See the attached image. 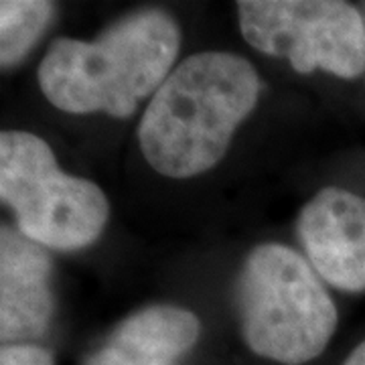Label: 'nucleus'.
<instances>
[{
	"label": "nucleus",
	"mask_w": 365,
	"mask_h": 365,
	"mask_svg": "<svg viewBox=\"0 0 365 365\" xmlns=\"http://www.w3.org/2000/svg\"><path fill=\"white\" fill-rule=\"evenodd\" d=\"M240 333L250 351L278 365L321 357L339 327L331 290L311 262L282 242L250 250L235 280Z\"/></svg>",
	"instance_id": "3"
},
{
	"label": "nucleus",
	"mask_w": 365,
	"mask_h": 365,
	"mask_svg": "<svg viewBox=\"0 0 365 365\" xmlns=\"http://www.w3.org/2000/svg\"><path fill=\"white\" fill-rule=\"evenodd\" d=\"M201 333V321L191 309L157 302L124 317L110 333L108 343L158 361L175 364L195 347Z\"/></svg>",
	"instance_id": "8"
},
{
	"label": "nucleus",
	"mask_w": 365,
	"mask_h": 365,
	"mask_svg": "<svg viewBox=\"0 0 365 365\" xmlns=\"http://www.w3.org/2000/svg\"><path fill=\"white\" fill-rule=\"evenodd\" d=\"M300 252L333 290L365 292V197L343 187H323L297 215Z\"/></svg>",
	"instance_id": "6"
},
{
	"label": "nucleus",
	"mask_w": 365,
	"mask_h": 365,
	"mask_svg": "<svg viewBox=\"0 0 365 365\" xmlns=\"http://www.w3.org/2000/svg\"><path fill=\"white\" fill-rule=\"evenodd\" d=\"M86 365H175L167 364V361H158L153 357H146L143 353L130 351L124 347H118L106 341V345H102L100 349L91 353L90 357L86 359Z\"/></svg>",
	"instance_id": "10"
},
{
	"label": "nucleus",
	"mask_w": 365,
	"mask_h": 365,
	"mask_svg": "<svg viewBox=\"0 0 365 365\" xmlns=\"http://www.w3.org/2000/svg\"><path fill=\"white\" fill-rule=\"evenodd\" d=\"M260 98V73L244 55L209 49L182 57L140 112L136 140L144 163L173 181L207 175Z\"/></svg>",
	"instance_id": "1"
},
{
	"label": "nucleus",
	"mask_w": 365,
	"mask_h": 365,
	"mask_svg": "<svg viewBox=\"0 0 365 365\" xmlns=\"http://www.w3.org/2000/svg\"><path fill=\"white\" fill-rule=\"evenodd\" d=\"M0 365H55V357L49 349L33 345H2Z\"/></svg>",
	"instance_id": "11"
},
{
	"label": "nucleus",
	"mask_w": 365,
	"mask_h": 365,
	"mask_svg": "<svg viewBox=\"0 0 365 365\" xmlns=\"http://www.w3.org/2000/svg\"><path fill=\"white\" fill-rule=\"evenodd\" d=\"M237 26L256 53L297 73L323 71L353 81L365 76V16L343 0H240Z\"/></svg>",
	"instance_id": "5"
},
{
	"label": "nucleus",
	"mask_w": 365,
	"mask_h": 365,
	"mask_svg": "<svg viewBox=\"0 0 365 365\" xmlns=\"http://www.w3.org/2000/svg\"><path fill=\"white\" fill-rule=\"evenodd\" d=\"M57 4L47 0H2L0 2V66L16 67L43 33L49 29Z\"/></svg>",
	"instance_id": "9"
},
{
	"label": "nucleus",
	"mask_w": 365,
	"mask_h": 365,
	"mask_svg": "<svg viewBox=\"0 0 365 365\" xmlns=\"http://www.w3.org/2000/svg\"><path fill=\"white\" fill-rule=\"evenodd\" d=\"M341 365H365V339H361L353 347Z\"/></svg>",
	"instance_id": "12"
},
{
	"label": "nucleus",
	"mask_w": 365,
	"mask_h": 365,
	"mask_svg": "<svg viewBox=\"0 0 365 365\" xmlns=\"http://www.w3.org/2000/svg\"><path fill=\"white\" fill-rule=\"evenodd\" d=\"M0 201L19 234L49 252L90 248L110 222L104 189L67 173L51 144L29 130L0 134Z\"/></svg>",
	"instance_id": "4"
},
{
	"label": "nucleus",
	"mask_w": 365,
	"mask_h": 365,
	"mask_svg": "<svg viewBox=\"0 0 365 365\" xmlns=\"http://www.w3.org/2000/svg\"><path fill=\"white\" fill-rule=\"evenodd\" d=\"M181 26L165 9L124 14L93 39L59 37L37 67L49 104L71 116L132 118L177 67Z\"/></svg>",
	"instance_id": "2"
},
{
	"label": "nucleus",
	"mask_w": 365,
	"mask_h": 365,
	"mask_svg": "<svg viewBox=\"0 0 365 365\" xmlns=\"http://www.w3.org/2000/svg\"><path fill=\"white\" fill-rule=\"evenodd\" d=\"M364 16H365V6H364Z\"/></svg>",
	"instance_id": "13"
},
{
	"label": "nucleus",
	"mask_w": 365,
	"mask_h": 365,
	"mask_svg": "<svg viewBox=\"0 0 365 365\" xmlns=\"http://www.w3.org/2000/svg\"><path fill=\"white\" fill-rule=\"evenodd\" d=\"M55 314L49 250L26 240L14 225L0 230V339L2 345H33Z\"/></svg>",
	"instance_id": "7"
}]
</instances>
